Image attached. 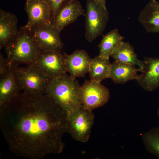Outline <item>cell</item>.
Wrapping results in <instances>:
<instances>
[{
  "instance_id": "obj_18",
  "label": "cell",
  "mask_w": 159,
  "mask_h": 159,
  "mask_svg": "<svg viewBox=\"0 0 159 159\" xmlns=\"http://www.w3.org/2000/svg\"><path fill=\"white\" fill-rule=\"evenodd\" d=\"M112 64L109 59L103 58L99 55L91 59L88 72L90 80L98 82L110 78Z\"/></svg>"
},
{
  "instance_id": "obj_10",
  "label": "cell",
  "mask_w": 159,
  "mask_h": 159,
  "mask_svg": "<svg viewBox=\"0 0 159 159\" xmlns=\"http://www.w3.org/2000/svg\"><path fill=\"white\" fill-rule=\"evenodd\" d=\"M24 9L28 17L25 26L28 28L52 24L50 7L43 0H26Z\"/></svg>"
},
{
  "instance_id": "obj_23",
  "label": "cell",
  "mask_w": 159,
  "mask_h": 159,
  "mask_svg": "<svg viewBox=\"0 0 159 159\" xmlns=\"http://www.w3.org/2000/svg\"><path fill=\"white\" fill-rule=\"evenodd\" d=\"M9 65L7 58L4 57L2 54L0 53V76L5 73L9 69Z\"/></svg>"
},
{
  "instance_id": "obj_2",
  "label": "cell",
  "mask_w": 159,
  "mask_h": 159,
  "mask_svg": "<svg viewBox=\"0 0 159 159\" xmlns=\"http://www.w3.org/2000/svg\"><path fill=\"white\" fill-rule=\"evenodd\" d=\"M80 86L76 78L66 74L51 80L46 93L67 113L82 107L79 95Z\"/></svg>"
},
{
  "instance_id": "obj_1",
  "label": "cell",
  "mask_w": 159,
  "mask_h": 159,
  "mask_svg": "<svg viewBox=\"0 0 159 159\" xmlns=\"http://www.w3.org/2000/svg\"><path fill=\"white\" fill-rule=\"evenodd\" d=\"M67 113L49 95L21 92L0 105V126L9 149L18 156L42 159L60 153Z\"/></svg>"
},
{
  "instance_id": "obj_15",
  "label": "cell",
  "mask_w": 159,
  "mask_h": 159,
  "mask_svg": "<svg viewBox=\"0 0 159 159\" xmlns=\"http://www.w3.org/2000/svg\"><path fill=\"white\" fill-rule=\"evenodd\" d=\"M21 90L13 66L0 76V105L17 96Z\"/></svg>"
},
{
  "instance_id": "obj_12",
  "label": "cell",
  "mask_w": 159,
  "mask_h": 159,
  "mask_svg": "<svg viewBox=\"0 0 159 159\" xmlns=\"http://www.w3.org/2000/svg\"><path fill=\"white\" fill-rule=\"evenodd\" d=\"M144 67L137 80L145 90L151 92L159 87V58L145 57Z\"/></svg>"
},
{
  "instance_id": "obj_13",
  "label": "cell",
  "mask_w": 159,
  "mask_h": 159,
  "mask_svg": "<svg viewBox=\"0 0 159 159\" xmlns=\"http://www.w3.org/2000/svg\"><path fill=\"white\" fill-rule=\"evenodd\" d=\"M63 53L66 69L70 75L74 78L84 77L88 72L91 59L87 52L84 50L78 49L70 54Z\"/></svg>"
},
{
  "instance_id": "obj_3",
  "label": "cell",
  "mask_w": 159,
  "mask_h": 159,
  "mask_svg": "<svg viewBox=\"0 0 159 159\" xmlns=\"http://www.w3.org/2000/svg\"><path fill=\"white\" fill-rule=\"evenodd\" d=\"M19 32L16 39L5 49L9 66L31 65L41 51L30 29L24 26Z\"/></svg>"
},
{
  "instance_id": "obj_11",
  "label": "cell",
  "mask_w": 159,
  "mask_h": 159,
  "mask_svg": "<svg viewBox=\"0 0 159 159\" xmlns=\"http://www.w3.org/2000/svg\"><path fill=\"white\" fill-rule=\"evenodd\" d=\"M18 19L15 15L0 9V48H6L17 38L19 34Z\"/></svg>"
},
{
  "instance_id": "obj_14",
  "label": "cell",
  "mask_w": 159,
  "mask_h": 159,
  "mask_svg": "<svg viewBox=\"0 0 159 159\" xmlns=\"http://www.w3.org/2000/svg\"><path fill=\"white\" fill-rule=\"evenodd\" d=\"M85 10L78 1L74 0L63 7L58 13L52 24L60 32L85 15Z\"/></svg>"
},
{
  "instance_id": "obj_9",
  "label": "cell",
  "mask_w": 159,
  "mask_h": 159,
  "mask_svg": "<svg viewBox=\"0 0 159 159\" xmlns=\"http://www.w3.org/2000/svg\"><path fill=\"white\" fill-rule=\"evenodd\" d=\"M41 51H62L63 44L61 32L52 24H44L30 28Z\"/></svg>"
},
{
  "instance_id": "obj_24",
  "label": "cell",
  "mask_w": 159,
  "mask_h": 159,
  "mask_svg": "<svg viewBox=\"0 0 159 159\" xmlns=\"http://www.w3.org/2000/svg\"><path fill=\"white\" fill-rule=\"evenodd\" d=\"M93 1L99 3L105 7L106 6V0H92Z\"/></svg>"
},
{
  "instance_id": "obj_8",
  "label": "cell",
  "mask_w": 159,
  "mask_h": 159,
  "mask_svg": "<svg viewBox=\"0 0 159 159\" xmlns=\"http://www.w3.org/2000/svg\"><path fill=\"white\" fill-rule=\"evenodd\" d=\"M79 95L82 107L92 111L107 103L110 94L109 89L101 82L90 80H86L80 86Z\"/></svg>"
},
{
  "instance_id": "obj_17",
  "label": "cell",
  "mask_w": 159,
  "mask_h": 159,
  "mask_svg": "<svg viewBox=\"0 0 159 159\" xmlns=\"http://www.w3.org/2000/svg\"><path fill=\"white\" fill-rule=\"evenodd\" d=\"M139 72H141V69L136 68L135 65L115 60L112 63L110 78L116 83L124 84L130 80H137Z\"/></svg>"
},
{
  "instance_id": "obj_16",
  "label": "cell",
  "mask_w": 159,
  "mask_h": 159,
  "mask_svg": "<svg viewBox=\"0 0 159 159\" xmlns=\"http://www.w3.org/2000/svg\"><path fill=\"white\" fill-rule=\"evenodd\" d=\"M138 19L147 32H159V2L150 0L140 12Z\"/></svg>"
},
{
  "instance_id": "obj_4",
  "label": "cell",
  "mask_w": 159,
  "mask_h": 159,
  "mask_svg": "<svg viewBox=\"0 0 159 159\" xmlns=\"http://www.w3.org/2000/svg\"><path fill=\"white\" fill-rule=\"evenodd\" d=\"M85 13V36L90 43L102 35L109 19L106 7L92 0H87Z\"/></svg>"
},
{
  "instance_id": "obj_21",
  "label": "cell",
  "mask_w": 159,
  "mask_h": 159,
  "mask_svg": "<svg viewBox=\"0 0 159 159\" xmlns=\"http://www.w3.org/2000/svg\"><path fill=\"white\" fill-rule=\"evenodd\" d=\"M147 150L159 158V127L151 129L142 136Z\"/></svg>"
},
{
  "instance_id": "obj_25",
  "label": "cell",
  "mask_w": 159,
  "mask_h": 159,
  "mask_svg": "<svg viewBox=\"0 0 159 159\" xmlns=\"http://www.w3.org/2000/svg\"><path fill=\"white\" fill-rule=\"evenodd\" d=\"M157 115H158V118L159 119V107L158 108V111H157Z\"/></svg>"
},
{
  "instance_id": "obj_20",
  "label": "cell",
  "mask_w": 159,
  "mask_h": 159,
  "mask_svg": "<svg viewBox=\"0 0 159 159\" xmlns=\"http://www.w3.org/2000/svg\"><path fill=\"white\" fill-rule=\"evenodd\" d=\"M124 37L119 33L117 29H112L103 37L98 47L99 55L109 59L114 50L123 41Z\"/></svg>"
},
{
  "instance_id": "obj_6",
  "label": "cell",
  "mask_w": 159,
  "mask_h": 159,
  "mask_svg": "<svg viewBox=\"0 0 159 159\" xmlns=\"http://www.w3.org/2000/svg\"><path fill=\"white\" fill-rule=\"evenodd\" d=\"M51 80L61 77L67 72L65 57L61 51H41L31 65Z\"/></svg>"
},
{
  "instance_id": "obj_22",
  "label": "cell",
  "mask_w": 159,
  "mask_h": 159,
  "mask_svg": "<svg viewBox=\"0 0 159 159\" xmlns=\"http://www.w3.org/2000/svg\"><path fill=\"white\" fill-rule=\"evenodd\" d=\"M49 5L51 11L52 23L59 12L64 6L74 0H43Z\"/></svg>"
},
{
  "instance_id": "obj_19",
  "label": "cell",
  "mask_w": 159,
  "mask_h": 159,
  "mask_svg": "<svg viewBox=\"0 0 159 159\" xmlns=\"http://www.w3.org/2000/svg\"><path fill=\"white\" fill-rule=\"evenodd\" d=\"M110 57L117 61L137 65L141 72L144 67L143 61L138 59L133 47L128 42H121L114 50Z\"/></svg>"
},
{
  "instance_id": "obj_7",
  "label": "cell",
  "mask_w": 159,
  "mask_h": 159,
  "mask_svg": "<svg viewBox=\"0 0 159 159\" xmlns=\"http://www.w3.org/2000/svg\"><path fill=\"white\" fill-rule=\"evenodd\" d=\"M13 67L23 92L34 95L46 93L50 79L31 65Z\"/></svg>"
},
{
  "instance_id": "obj_5",
  "label": "cell",
  "mask_w": 159,
  "mask_h": 159,
  "mask_svg": "<svg viewBox=\"0 0 159 159\" xmlns=\"http://www.w3.org/2000/svg\"><path fill=\"white\" fill-rule=\"evenodd\" d=\"M95 115L92 111L81 107L67 113V132L75 140L82 143L88 140Z\"/></svg>"
}]
</instances>
